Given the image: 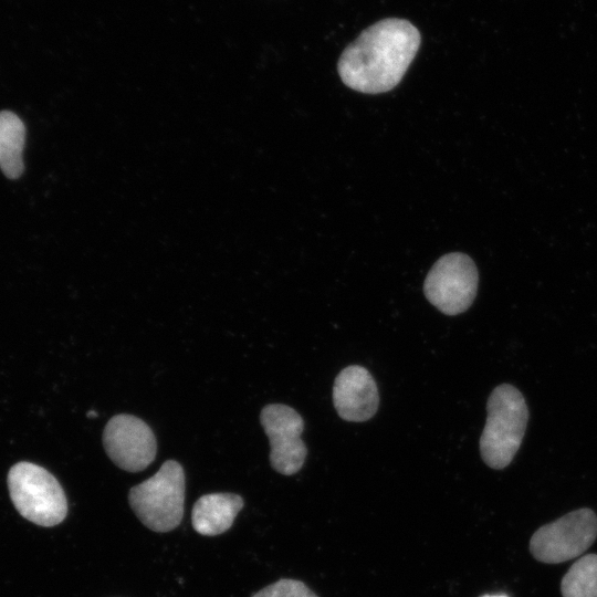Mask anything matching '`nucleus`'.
Here are the masks:
<instances>
[{
  "label": "nucleus",
  "mask_w": 597,
  "mask_h": 597,
  "mask_svg": "<svg viewBox=\"0 0 597 597\" xmlns=\"http://www.w3.org/2000/svg\"><path fill=\"white\" fill-rule=\"evenodd\" d=\"M488 417L480 438L482 460L492 469L507 467L523 441L528 409L521 391L510 384L496 386L486 404Z\"/></svg>",
  "instance_id": "2"
},
{
  "label": "nucleus",
  "mask_w": 597,
  "mask_h": 597,
  "mask_svg": "<svg viewBox=\"0 0 597 597\" xmlns=\"http://www.w3.org/2000/svg\"><path fill=\"white\" fill-rule=\"evenodd\" d=\"M333 402L338 416L353 422H363L376 413L379 395L376 381L363 366L350 365L336 376Z\"/></svg>",
  "instance_id": "9"
},
{
  "label": "nucleus",
  "mask_w": 597,
  "mask_h": 597,
  "mask_svg": "<svg viewBox=\"0 0 597 597\" xmlns=\"http://www.w3.org/2000/svg\"><path fill=\"white\" fill-rule=\"evenodd\" d=\"M479 273L473 260L461 252L441 256L430 269L423 283L427 300L447 315H458L473 303Z\"/></svg>",
  "instance_id": "5"
},
{
  "label": "nucleus",
  "mask_w": 597,
  "mask_h": 597,
  "mask_svg": "<svg viewBox=\"0 0 597 597\" xmlns=\"http://www.w3.org/2000/svg\"><path fill=\"white\" fill-rule=\"evenodd\" d=\"M261 425L270 441V463L281 474L292 475L301 470L307 449L301 434V415L283 404L266 405L260 415Z\"/></svg>",
  "instance_id": "7"
},
{
  "label": "nucleus",
  "mask_w": 597,
  "mask_h": 597,
  "mask_svg": "<svg viewBox=\"0 0 597 597\" xmlns=\"http://www.w3.org/2000/svg\"><path fill=\"white\" fill-rule=\"evenodd\" d=\"M185 473L180 463L168 460L149 479L133 486L128 502L149 530L169 532L184 516Z\"/></svg>",
  "instance_id": "3"
},
{
  "label": "nucleus",
  "mask_w": 597,
  "mask_h": 597,
  "mask_svg": "<svg viewBox=\"0 0 597 597\" xmlns=\"http://www.w3.org/2000/svg\"><path fill=\"white\" fill-rule=\"evenodd\" d=\"M420 42L418 29L409 21L380 20L343 51L337 63L341 80L362 93L388 92L404 77Z\"/></svg>",
  "instance_id": "1"
},
{
  "label": "nucleus",
  "mask_w": 597,
  "mask_h": 597,
  "mask_svg": "<svg viewBox=\"0 0 597 597\" xmlns=\"http://www.w3.org/2000/svg\"><path fill=\"white\" fill-rule=\"evenodd\" d=\"M252 597H317L304 583L295 579H280Z\"/></svg>",
  "instance_id": "13"
},
{
  "label": "nucleus",
  "mask_w": 597,
  "mask_h": 597,
  "mask_svg": "<svg viewBox=\"0 0 597 597\" xmlns=\"http://www.w3.org/2000/svg\"><path fill=\"white\" fill-rule=\"evenodd\" d=\"M8 488L17 511L40 526H54L66 516L67 502L59 481L44 468L19 462L8 473Z\"/></svg>",
  "instance_id": "4"
},
{
  "label": "nucleus",
  "mask_w": 597,
  "mask_h": 597,
  "mask_svg": "<svg viewBox=\"0 0 597 597\" xmlns=\"http://www.w3.org/2000/svg\"><path fill=\"white\" fill-rule=\"evenodd\" d=\"M243 499L234 493H209L197 500L191 513L196 532L214 536L228 531L243 507Z\"/></svg>",
  "instance_id": "10"
},
{
  "label": "nucleus",
  "mask_w": 597,
  "mask_h": 597,
  "mask_svg": "<svg viewBox=\"0 0 597 597\" xmlns=\"http://www.w3.org/2000/svg\"><path fill=\"white\" fill-rule=\"evenodd\" d=\"M482 597H506L504 595H485V596H482Z\"/></svg>",
  "instance_id": "14"
},
{
  "label": "nucleus",
  "mask_w": 597,
  "mask_h": 597,
  "mask_svg": "<svg viewBox=\"0 0 597 597\" xmlns=\"http://www.w3.org/2000/svg\"><path fill=\"white\" fill-rule=\"evenodd\" d=\"M596 537L597 516L584 507L540 527L531 538L530 551L540 562L557 564L579 556Z\"/></svg>",
  "instance_id": "6"
},
{
  "label": "nucleus",
  "mask_w": 597,
  "mask_h": 597,
  "mask_svg": "<svg viewBox=\"0 0 597 597\" xmlns=\"http://www.w3.org/2000/svg\"><path fill=\"white\" fill-rule=\"evenodd\" d=\"M561 591L563 597H597V555L575 562L562 579Z\"/></svg>",
  "instance_id": "12"
},
{
  "label": "nucleus",
  "mask_w": 597,
  "mask_h": 597,
  "mask_svg": "<svg viewBox=\"0 0 597 597\" xmlns=\"http://www.w3.org/2000/svg\"><path fill=\"white\" fill-rule=\"evenodd\" d=\"M108 458L121 469L138 472L155 459L157 444L154 432L142 419L126 413L112 417L103 432Z\"/></svg>",
  "instance_id": "8"
},
{
  "label": "nucleus",
  "mask_w": 597,
  "mask_h": 597,
  "mask_svg": "<svg viewBox=\"0 0 597 597\" xmlns=\"http://www.w3.org/2000/svg\"><path fill=\"white\" fill-rule=\"evenodd\" d=\"M25 127L12 112H0V169L10 179L23 172V147Z\"/></svg>",
  "instance_id": "11"
}]
</instances>
